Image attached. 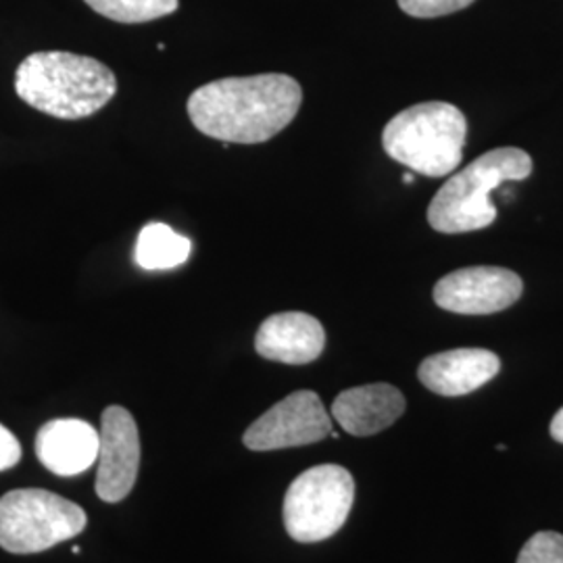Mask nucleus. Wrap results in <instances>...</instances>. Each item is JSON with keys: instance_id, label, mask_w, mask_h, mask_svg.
Here are the masks:
<instances>
[{"instance_id": "6", "label": "nucleus", "mask_w": 563, "mask_h": 563, "mask_svg": "<svg viewBox=\"0 0 563 563\" xmlns=\"http://www.w3.org/2000/svg\"><path fill=\"white\" fill-rule=\"evenodd\" d=\"M355 501V481L342 465H316L288 486L284 526L297 543H320L341 530Z\"/></svg>"}, {"instance_id": "12", "label": "nucleus", "mask_w": 563, "mask_h": 563, "mask_svg": "<svg viewBox=\"0 0 563 563\" xmlns=\"http://www.w3.org/2000/svg\"><path fill=\"white\" fill-rule=\"evenodd\" d=\"M323 346L325 332L322 323L302 311L269 316L255 336V351L263 360L286 365L316 362L322 355Z\"/></svg>"}, {"instance_id": "2", "label": "nucleus", "mask_w": 563, "mask_h": 563, "mask_svg": "<svg viewBox=\"0 0 563 563\" xmlns=\"http://www.w3.org/2000/svg\"><path fill=\"white\" fill-rule=\"evenodd\" d=\"M15 92L21 101L51 118L84 120L115 97L118 78L99 59L44 51L21 60Z\"/></svg>"}, {"instance_id": "17", "label": "nucleus", "mask_w": 563, "mask_h": 563, "mask_svg": "<svg viewBox=\"0 0 563 563\" xmlns=\"http://www.w3.org/2000/svg\"><path fill=\"white\" fill-rule=\"evenodd\" d=\"M474 0H399V7L407 15L420 18V20H432L457 13L465 7H470Z\"/></svg>"}, {"instance_id": "11", "label": "nucleus", "mask_w": 563, "mask_h": 563, "mask_svg": "<svg viewBox=\"0 0 563 563\" xmlns=\"http://www.w3.org/2000/svg\"><path fill=\"white\" fill-rule=\"evenodd\" d=\"M501 360L486 349H453L430 355L420 363V383L441 397H463L490 383Z\"/></svg>"}, {"instance_id": "7", "label": "nucleus", "mask_w": 563, "mask_h": 563, "mask_svg": "<svg viewBox=\"0 0 563 563\" xmlns=\"http://www.w3.org/2000/svg\"><path fill=\"white\" fill-rule=\"evenodd\" d=\"M332 434V420L313 390H297L251 423L242 443L251 451H278L320 443Z\"/></svg>"}, {"instance_id": "14", "label": "nucleus", "mask_w": 563, "mask_h": 563, "mask_svg": "<svg viewBox=\"0 0 563 563\" xmlns=\"http://www.w3.org/2000/svg\"><path fill=\"white\" fill-rule=\"evenodd\" d=\"M192 244L165 223H146L139 234L134 257L142 269H174L188 262Z\"/></svg>"}, {"instance_id": "20", "label": "nucleus", "mask_w": 563, "mask_h": 563, "mask_svg": "<svg viewBox=\"0 0 563 563\" xmlns=\"http://www.w3.org/2000/svg\"><path fill=\"white\" fill-rule=\"evenodd\" d=\"M402 180H405V184H411V181H413V176H411V174H407Z\"/></svg>"}, {"instance_id": "3", "label": "nucleus", "mask_w": 563, "mask_h": 563, "mask_svg": "<svg viewBox=\"0 0 563 563\" xmlns=\"http://www.w3.org/2000/svg\"><path fill=\"white\" fill-rule=\"evenodd\" d=\"M532 174L530 155L504 146L493 148L444 181L428 207V223L441 234H465L497 220L490 192L505 181H522Z\"/></svg>"}, {"instance_id": "8", "label": "nucleus", "mask_w": 563, "mask_h": 563, "mask_svg": "<svg viewBox=\"0 0 563 563\" xmlns=\"http://www.w3.org/2000/svg\"><path fill=\"white\" fill-rule=\"evenodd\" d=\"M523 282L516 272L493 265L463 267L434 286V302L460 316H490L520 301Z\"/></svg>"}, {"instance_id": "9", "label": "nucleus", "mask_w": 563, "mask_h": 563, "mask_svg": "<svg viewBox=\"0 0 563 563\" xmlns=\"http://www.w3.org/2000/svg\"><path fill=\"white\" fill-rule=\"evenodd\" d=\"M99 437L95 490L104 504H120L132 493L141 470L139 426L125 407L111 405L102 411Z\"/></svg>"}, {"instance_id": "16", "label": "nucleus", "mask_w": 563, "mask_h": 563, "mask_svg": "<svg viewBox=\"0 0 563 563\" xmlns=\"http://www.w3.org/2000/svg\"><path fill=\"white\" fill-rule=\"evenodd\" d=\"M516 563H563V534L553 530L537 532L523 544Z\"/></svg>"}, {"instance_id": "13", "label": "nucleus", "mask_w": 563, "mask_h": 563, "mask_svg": "<svg viewBox=\"0 0 563 563\" xmlns=\"http://www.w3.org/2000/svg\"><path fill=\"white\" fill-rule=\"evenodd\" d=\"M405 413V397L393 384H365L342 390L332 405V416L346 434L374 437Z\"/></svg>"}, {"instance_id": "15", "label": "nucleus", "mask_w": 563, "mask_h": 563, "mask_svg": "<svg viewBox=\"0 0 563 563\" xmlns=\"http://www.w3.org/2000/svg\"><path fill=\"white\" fill-rule=\"evenodd\" d=\"M92 11L118 23H144L176 13L178 0H84Z\"/></svg>"}, {"instance_id": "10", "label": "nucleus", "mask_w": 563, "mask_h": 563, "mask_svg": "<svg viewBox=\"0 0 563 563\" xmlns=\"http://www.w3.org/2000/svg\"><path fill=\"white\" fill-rule=\"evenodd\" d=\"M99 430L78 418L51 420L36 434V457L48 472L63 478L90 470L99 460Z\"/></svg>"}, {"instance_id": "18", "label": "nucleus", "mask_w": 563, "mask_h": 563, "mask_svg": "<svg viewBox=\"0 0 563 563\" xmlns=\"http://www.w3.org/2000/svg\"><path fill=\"white\" fill-rule=\"evenodd\" d=\"M21 460V444L15 434L0 423V472L15 467Z\"/></svg>"}, {"instance_id": "5", "label": "nucleus", "mask_w": 563, "mask_h": 563, "mask_svg": "<svg viewBox=\"0 0 563 563\" xmlns=\"http://www.w3.org/2000/svg\"><path fill=\"white\" fill-rule=\"evenodd\" d=\"M88 518L80 505L42 488L0 497V547L15 555L41 553L81 534Z\"/></svg>"}, {"instance_id": "4", "label": "nucleus", "mask_w": 563, "mask_h": 563, "mask_svg": "<svg viewBox=\"0 0 563 563\" xmlns=\"http://www.w3.org/2000/svg\"><path fill=\"white\" fill-rule=\"evenodd\" d=\"M467 120L455 104L422 102L384 125L386 155L426 178L453 174L463 159Z\"/></svg>"}, {"instance_id": "1", "label": "nucleus", "mask_w": 563, "mask_h": 563, "mask_svg": "<svg viewBox=\"0 0 563 563\" xmlns=\"http://www.w3.org/2000/svg\"><path fill=\"white\" fill-rule=\"evenodd\" d=\"M301 84L286 74L223 78L197 88L188 99V118L209 139L262 144L297 118Z\"/></svg>"}, {"instance_id": "19", "label": "nucleus", "mask_w": 563, "mask_h": 563, "mask_svg": "<svg viewBox=\"0 0 563 563\" xmlns=\"http://www.w3.org/2000/svg\"><path fill=\"white\" fill-rule=\"evenodd\" d=\"M551 437H553V441L563 444V407L551 420Z\"/></svg>"}]
</instances>
